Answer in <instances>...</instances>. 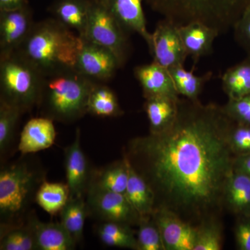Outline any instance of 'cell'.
I'll use <instances>...</instances> for the list:
<instances>
[{
	"label": "cell",
	"instance_id": "cell-1",
	"mask_svg": "<svg viewBox=\"0 0 250 250\" xmlns=\"http://www.w3.org/2000/svg\"><path fill=\"white\" fill-rule=\"evenodd\" d=\"M233 123L223 106L184 98L170 128L128 142L123 156L152 189L154 210H170L193 226L220 218L236 157L228 141Z\"/></svg>",
	"mask_w": 250,
	"mask_h": 250
},
{
	"label": "cell",
	"instance_id": "cell-2",
	"mask_svg": "<svg viewBox=\"0 0 250 250\" xmlns=\"http://www.w3.org/2000/svg\"><path fill=\"white\" fill-rule=\"evenodd\" d=\"M83 40L54 18L34 23L16 51L44 77L75 70Z\"/></svg>",
	"mask_w": 250,
	"mask_h": 250
},
{
	"label": "cell",
	"instance_id": "cell-3",
	"mask_svg": "<svg viewBox=\"0 0 250 250\" xmlns=\"http://www.w3.org/2000/svg\"><path fill=\"white\" fill-rule=\"evenodd\" d=\"M154 12L180 27L200 22L220 34L234 27L250 0H143Z\"/></svg>",
	"mask_w": 250,
	"mask_h": 250
},
{
	"label": "cell",
	"instance_id": "cell-4",
	"mask_svg": "<svg viewBox=\"0 0 250 250\" xmlns=\"http://www.w3.org/2000/svg\"><path fill=\"white\" fill-rule=\"evenodd\" d=\"M95 83L75 69L45 77L38 104L42 116L62 123L83 118Z\"/></svg>",
	"mask_w": 250,
	"mask_h": 250
},
{
	"label": "cell",
	"instance_id": "cell-5",
	"mask_svg": "<svg viewBox=\"0 0 250 250\" xmlns=\"http://www.w3.org/2000/svg\"><path fill=\"white\" fill-rule=\"evenodd\" d=\"M45 174L40 166L24 159L4 166L0 171L1 228L21 225Z\"/></svg>",
	"mask_w": 250,
	"mask_h": 250
},
{
	"label": "cell",
	"instance_id": "cell-6",
	"mask_svg": "<svg viewBox=\"0 0 250 250\" xmlns=\"http://www.w3.org/2000/svg\"><path fill=\"white\" fill-rule=\"evenodd\" d=\"M45 77L18 52L0 57V101L22 113L38 106Z\"/></svg>",
	"mask_w": 250,
	"mask_h": 250
},
{
	"label": "cell",
	"instance_id": "cell-7",
	"mask_svg": "<svg viewBox=\"0 0 250 250\" xmlns=\"http://www.w3.org/2000/svg\"><path fill=\"white\" fill-rule=\"evenodd\" d=\"M83 39L111 51L121 67L127 61L129 44L126 31L104 0H89L88 23Z\"/></svg>",
	"mask_w": 250,
	"mask_h": 250
},
{
	"label": "cell",
	"instance_id": "cell-8",
	"mask_svg": "<svg viewBox=\"0 0 250 250\" xmlns=\"http://www.w3.org/2000/svg\"><path fill=\"white\" fill-rule=\"evenodd\" d=\"M87 213L100 223H118L138 226L141 219L124 194L89 187L87 192Z\"/></svg>",
	"mask_w": 250,
	"mask_h": 250
},
{
	"label": "cell",
	"instance_id": "cell-9",
	"mask_svg": "<svg viewBox=\"0 0 250 250\" xmlns=\"http://www.w3.org/2000/svg\"><path fill=\"white\" fill-rule=\"evenodd\" d=\"M148 47L152 62L167 70L184 65L188 57L178 26L166 19L158 23Z\"/></svg>",
	"mask_w": 250,
	"mask_h": 250
},
{
	"label": "cell",
	"instance_id": "cell-10",
	"mask_svg": "<svg viewBox=\"0 0 250 250\" xmlns=\"http://www.w3.org/2000/svg\"><path fill=\"white\" fill-rule=\"evenodd\" d=\"M34 22L28 4L0 11V57L16 52L29 35Z\"/></svg>",
	"mask_w": 250,
	"mask_h": 250
},
{
	"label": "cell",
	"instance_id": "cell-11",
	"mask_svg": "<svg viewBox=\"0 0 250 250\" xmlns=\"http://www.w3.org/2000/svg\"><path fill=\"white\" fill-rule=\"evenodd\" d=\"M120 67L118 59L111 51L83 40L75 66L77 72L94 82H105L110 80Z\"/></svg>",
	"mask_w": 250,
	"mask_h": 250
},
{
	"label": "cell",
	"instance_id": "cell-12",
	"mask_svg": "<svg viewBox=\"0 0 250 250\" xmlns=\"http://www.w3.org/2000/svg\"><path fill=\"white\" fill-rule=\"evenodd\" d=\"M166 250H193L197 226L182 220L174 212L157 208L152 213Z\"/></svg>",
	"mask_w": 250,
	"mask_h": 250
},
{
	"label": "cell",
	"instance_id": "cell-13",
	"mask_svg": "<svg viewBox=\"0 0 250 250\" xmlns=\"http://www.w3.org/2000/svg\"><path fill=\"white\" fill-rule=\"evenodd\" d=\"M64 165L70 197H85L93 169L81 146V131L77 129L73 143L64 150Z\"/></svg>",
	"mask_w": 250,
	"mask_h": 250
},
{
	"label": "cell",
	"instance_id": "cell-14",
	"mask_svg": "<svg viewBox=\"0 0 250 250\" xmlns=\"http://www.w3.org/2000/svg\"><path fill=\"white\" fill-rule=\"evenodd\" d=\"M134 75L142 88L145 98L167 96L179 98L170 71L155 62L139 65L134 68Z\"/></svg>",
	"mask_w": 250,
	"mask_h": 250
},
{
	"label": "cell",
	"instance_id": "cell-15",
	"mask_svg": "<svg viewBox=\"0 0 250 250\" xmlns=\"http://www.w3.org/2000/svg\"><path fill=\"white\" fill-rule=\"evenodd\" d=\"M108 9L126 32L139 34L149 45L152 34L147 31L143 0H104Z\"/></svg>",
	"mask_w": 250,
	"mask_h": 250
},
{
	"label": "cell",
	"instance_id": "cell-16",
	"mask_svg": "<svg viewBox=\"0 0 250 250\" xmlns=\"http://www.w3.org/2000/svg\"><path fill=\"white\" fill-rule=\"evenodd\" d=\"M55 139L52 120L44 116L31 118L21 132L18 150L22 155L40 152L50 147Z\"/></svg>",
	"mask_w": 250,
	"mask_h": 250
},
{
	"label": "cell",
	"instance_id": "cell-17",
	"mask_svg": "<svg viewBox=\"0 0 250 250\" xmlns=\"http://www.w3.org/2000/svg\"><path fill=\"white\" fill-rule=\"evenodd\" d=\"M30 225L37 250H72L76 248V241L61 223H43L35 215L29 216Z\"/></svg>",
	"mask_w": 250,
	"mask_h": 250
},
{
	"label": "cell",
	"instance_id": "cell-18",
	"mask_svg": "<svg viewBox=\"0 0 250 250\" xmlns=\"http://www.w3.org/2000/svg\"><path fill=\"white\" fill-rule=\"evenodd\" d=\"M182 40L188 57L195 63L202 57L213 52V42L220 33L214 28L200 22H192L179 27Z\"/></svg>",
	"mask_w": 250,
	"mask_h": 250
},
{
	"label": "cell",
	"instance_id": "cell-19",
	"mask_svg": "<svg viewBox=\"0 0 250 250\" xmlns=\"http://www.w3.org/2000/svg\"><path fill=\"white\" fill-rule=\"evenodd\" d=\"M49 11L54 19L83 39L88 23L89 0H56Z\"/></svg>",
	"mask_w": 250,
	"mask_h": 250
},
{
	"label": "cell",
	"instance_id": "cell-20",
	"mask_svg": "<svg viewBox=\"0 0 250 250\" xmlns=\"http://www.w3.org/2000/svg\"><path fill=\"white\" fill-rule=\"evenodd\" d=\"M180 99L167 96L146 98L145 111L149 124V133L159 134L170 128L178 116Z\"/></svg>",
	"mask_w": 250,
	"mask_h": 250
},
{
	"label": "cell",
	"instance_id": "cell-21",
	"mask_svg": "<svg viewBox=\"0 0 250 250\" xmlns=\"http://www.w3.org/2000/svg\"><path fill=\"white\" fill-rule=\"evenodd\" d=\"M224 207L238 216H250V177L233 171L224 189Z\"/></svg>",
	"mask_w": 250,
	"mask_h": 250
},
{
	"label": "cell",
	"instance_id": "cell-22",
	"mask_svg": "<svg viewBox=\"0 0 250 250\" xmlns=\"http://www.w3.org/2000/svg\"><path fill=\"white\" fill-rule=\"evenodd\" d=\"M127 162L129 177L125 197L140 216L152 215L155 208L154 192L147 182L139 172L134 170L128 160Z\"/></svg>",
	"mask_w": 250,
	"mask_h": 250
},
{
	"label": "cell",
	"instance_id": "cell-23",
	"mask_svg": "<svg viewBox=\"0 0 250 250\" xmlns=\"http://www.w3.org/2000/svg\"><path fill=\"white\" fill-rule=\"evenodd\" d=\"M128 177V162L126 158L123 156L122 160L115 161L103 169H93L89 187L91 186L103 190L125 195Z\"/></svg>",
	"mask_w": 250,
	"mask_h": 250
},
{
	"label": "cell",
	"instance_id": "cell-24",
	"mask_svg": "<svg viewBox=\"0 0 250 250\" xmlns=\"http://www.w3.org/2000/svg\"><path fill=\"white\" fill-rule=\"evenodd\" d=\"M221 81L223 89L229 100L240 98L250 93V56L228 69Z\"/></svg>",
	"mask_w": 250,
	"mask_h": 250
},
{
	"label": "cell",
	"instance_id": "cell-25",
	"mask_svg": "<svg viewBox=\"0 0 250 250\" xmlns=\"http://www.w3.org/2000/svg\"><path fill=\"white\" fill-rule=\"evenodd\" d=\"M193 70L194 67L191 70H187L184 65H179L170 68L169 71L179 95L195 101L199 100L204 86L211 78L212 72L197 76L194 74Z\"/></svg>",
	"mask_w": 250,
	"mask_h": 250
},
{
	"label": "cell",
	"instance_id": "cell-26",
	"mask_svg": "<svg viewBox=\"0 0 250 250\" xmlns=\"http://www.w3.org/2000/svg\"><path fill=\"white\" fill-rule=\"evenodd\" d=\"M88 113L101 118L121 116L124 113L114 92L102 84L95 83L90 92Z\"/></svg>",
	"mask_w": 250,
	"mask_h": 250
},
{
	"label": "cell",
	"instance_id": "cell-27",
	"mask_svg": "<svg viewBox=\"0 0 250 250\" xmlns=\"http://www.w3.org/2000/svg\"><path fill=\"white\" fill-rule=\"evenodd\" d=\"M59 213L60 223L76 243H80L83 239L85 220L88 215L85 199L70 197Z\"/></svg>",
	"mask_w": 250,
	"mask_h": 250
},
{
	"label": "cell",
	"instance_id": "cell-28",
	"mask_svg": "<svg viewBox=\"0 0 250 250\" xmlns=\"http://www.w3.org/2000/svg\"><path fill=\"white\" fill-rule=\"evenodd\" d=\"M70 198L67 184L50 183L44 181L36 192L35 202L49 214L60 212Z\"/></svg>",
	"mask_w": 250,
	"mask_h": 250
},
{
	"label": "cell",
	"instance_id": "cell-29",
	"mask_svg": "<svg viewBox=\"0 0 250 250\" xmlns=\"http://www.w3.org/2000/svg\"><path fill=\"white\" fill-rule=\"evenodd\" d=\"M131 227L123 223H100L95 231L106 246L136 250V236Z\"/></svg>",
	"mask_w": 250,
	"mask_h": 250
},
{
	"label": "cell",
	"instance_id": "cell-30",
	"mask_svg": "<svg viewBox=\"0 0 250 250\" xmlns=\"http://www.w3.org/2000/svg\"><path fill=\"white\" fill-rule=\"evenodd\" d=\"M1 250H36L35 238L30 225L1 228Z\"/></svg>",
	"mask_w": 250,
	"mask_h": 250
},
{
	"label": "cell",
	"instance_id": "cell-31",
	"mask_svg": "<svg viewBox=\"0 0 250 250\" xmlns=\"http://www.w3.org/2000/svg\"><path fill=\"white\" fill-rule=\"evenodd\" d=\"M223 244V229L220 218L207 219L197 225L193 250H220Z\"/></svg>",
	"mask_w": 250,
	"mask_h": 250
},
{
	"label": "cell",
	"instance_id": "cell-32",
	"mask_svg": "<svg viewBox=\"0 0 250 250\" xmlns=\"http://www.w3.org/2000/svg\"><path fill=\"white\" fill-rule=\"evenodd\" d=\"M136 250H166L159 227L152 215L141 217Z\"/></svg>",
	"mask_w": 250,
	"mask_h": 250
},
{
	"label": "cell",
	"instance_id": "cell-33",
	"mask_svg": "<svg viewBox=\"0 0 250 250\" xmlns=\"http://www.w3.org/2000/svg\"><path fill=\"white\" fill-rule=\"evenodd\" d=\"M22 112L19 108L0 101V153L1 155L9 148L12 141L16 125Z\"/></svg>",
	"mask_w": 250,
	"mask_h": 250
},
{
	"label": "cell",
	"instance_id": "cell-34",
	"mask_svg": "<svg viewBox=\"0 0 250 250\" xmlns=\"http://www.w3.org/2000/svg\"><path fill=\"white\" fill-rule=\"evenodd\" d=\"M228 141L236 156L250 154V125L234 122L229 133Z\"/></svg>",
	"mask_w": 250,
	"mask_h": 250
},
{
	"label": "cell",
	"instance_id": "cell-35",
	"mask_svg": "<svg viewBox=\"0 0 250 250\" xmlns=\"http://www.w3.org/2000/svg\"><path fill=\"white\" fill-rule=\"evenodd\" d=\"M230 119L238 124L250 125V93L234 100H229L223 106Z\"/></svg>",
	"mask_w": 250,
	"mask_h": 250
},
{
	"label": "cell",
	"instance_id": "cell-36",
	"mask_svg": "<svg viewBox=\"0 0 250 250\" xmlns=\"http://www.w3.org/2000/svg\"><path fill=\"white\" fill-rule=\"evenodd\" d=\"M233 29L237 43L250 56V6L237 21Z\"/></svg>",
	"mask_w": 250,
	"mask_h": 250
},
{
	"label": "cell",
	"instance_id": "cell-37",
	"mask_svg": "<svg viewBox=\"0 0 250 250\" xmlns=\"http://www.w3.org/2000/svg\"><path fill=\"white\" fill-rule=\"evenodd\" d=\"M234 234L237 248L250 250V216H238Z\"/></svg>",
	"mask_w": 250,
	"mask_h": 250
},
{
	"label": "cell",
	"instance_id": "cell-38",
	"mask_svg": "<svg viewBox=\"0 0 250 250\" xmlns=\"http://www.w3.org/2000/svg\"><path fill=\"white\" fill-rule=\"evenodd\" d=\"M233 170L250 177V154L236 156L233 161Z\"/></svg>",
	"mask_w": 250,
	"mask_h": 250
},
{
	"label": "cell",
	"instance_id": "cell-39",
	"mask_svg": "<svg viewBox=\"0 0 250 250\" xmlns=\"http://www.w3.org/2000/svg\"><path fill=\"white\" fill-rule=\"evenodd\" d=\"M27 4L26 0H0V11L19 9Z\"/></svg>",
	"mask_w": 250,
	"mask_h": 250
}]
</instances>
